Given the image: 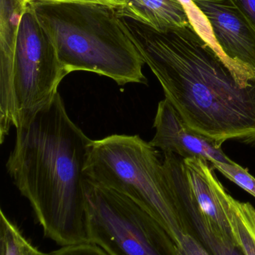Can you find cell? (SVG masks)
I'll return each mask as SVG.
<instances>
[{
	"mask_svg": "<svg viewBox=\"0 0 255 255\" xmlns=\"http://www.w3.org/2000/svg\"><path fill=\"white\" fill-rule=\"evenodd\" d=\"M132 41L185 125L222 147L255 145V82L238 85L193 25L166 32L121 16Z\"/></svg>",
	"mask_w": 255,
	"mask_h": 255,
	"instance_id": "6da1fadb",
	"label": "cell"
},
{
	"mask_svg": "<svg viewBox=\"0 0 255 255\" xmlns=\"http://www.w3.org/2000/svg\"><path fill=\"white\" fill-rule=\"evenodd\" d=\"M92 139L72 121L59 93L16 128L7 173L48 239L61 247L88 243L85 166Z\"/></svg>",
	"mask_w": 255,
	"mask_h": 255,
	"instance_id": "7a4b0ae2",
	"label": "cell"
},
{
	"mask_svg": "<svg viewBox=\"0 0 255 255\" xmlns=\"http://www.w3.org/2000/svg\"><path fill=\"white\" fill-rule=\"evenodd\" d=\"M56 48L67 74L87 71L120 86L147 84L145 64L116 7L91 1H37L30 4Z\"/></svg>",
	"mask_w": 255,
	"mask_h": 255,
	"instance_id": "3957f363",
	"label": "cell"
},
{
	"mask_svg": "<svg viewBox=\"0 0 255 255\" xmlns=\"http://www.w3.org/2000/svg\"><path fill=\"white\" fill-rule=\"evenodd\" d=\"M85 175L89 181L130 198L154 217L175 244L191 229L157 148L139 135L92 140Z\"/></svg>",
	"mask_w": 255,
	"mask_h": 255,
	"instance_id": "277c9868",
	"label": "cell"
},
{
	"mask_svg": "<svg viewBox=\"0 0 255 255\" xmlns=\"http://www.w3.org/2000/svg\"><path fill=\"white\" fill-rule=\"evenodd\" d=\"M85 226L88 243L108 255H179L172 237L149 213L88 178Z\"/></svg>",
	"mask_w": 255,
	"mask_h": 255,
	"instance_id": "5b68a950",
	"label": "cell"
},
{
	"mask_svg": "<svg viewBox=\"0 0 255 255\" xmlns=\"http://www.w3.org/2000/svg\"><path fill=\"white\" fill-rule=\"evenodd\" d=\"M67 75L52 37L27 4L19 16L12 64L15 129L53 101Z\"/></svg>",
	"mask_w": 255,
	"mask_h": 255,
	"instance_id": "8992f818",
	"label": "cell"
},
{
	"mask_svg": "<svg viewBox=\"0 0 255 255\" xmlns=\"http://www.w3.org/2000/svg\"><path fill=\"white\" fill-rule=\"evenodd\" d=\"M206 18L225 64L242 88L255 82V31L233 0H191Z\"/></svg>",
	"mask_w": 255,
	"mask_h": 255,
	"instance_id": "52a82bcc",
	"label": "cell"
},
{
	"mask_svg": "<svg viewBox=\"0 0 255 255\" xmlns=\"http://www.w3.org/2000/svg\"><path fill=\"white\" fill-rule=\"evenodd\" d=\"M183 160L204 226L225 241L238 246L229 220L232 195L217 178L214 168L206 159L190 157Z\"/></svg>",
	"mask_w": 255,
	"mask_h": 255,
	"instance_id": "ba28073f",
	"label": "cell"
},
{
	"mask_svg": "<svg viewBox=\"0 0 255 255\" xmlns=\"http://www.w3.org/2000/svg\"><path fill=\"white\" fill-rule=\"evenodd\" d=\"M153 127L155 134L150 144L163 154L173 153L183 159L202 157L211 163L234 162L222 147L189 128L167 99L159 103Z\"/></svg>",
	"mask_w": 255,
	"mask_h": 255,
	"instance_id": "9c48e42d",
	"label": "cell"
},
{
	"mask_svg": "<svg viewBox=\"0 0 255 255\" xmlns=\"http://www.w3.org/2000/svg\"><path fill=\"white\" fill-rule=\"evenodd\" d=\"M118 10L121 16L136 19L160 32L191 25L181 0H125Z\"/></svg>",
	"mask_w": 255,
	"mask_h": 255,
	"instance_id": "30bf717a",
	"label": "cell"
},
{
	"mask_svg": "<svg viewBox=\"0 0 255 255\" xmlns=\"http://www.w3.org/2000/svg\"><path fill=\"white\" fill-rule=\"evenodd\" d=\"M16 0H1L0 26V94L9 97L13 93L12 64L18 22L22 8Z\"/></svg>",
	"mask_w": 255,
	"mask_h": 255,
	"instance_id": "8fae6325",
	"label": "cell"
},
{
	"mask_svg": "<svg viewBox=\"0 0 255 255\" xmlns=\"http://www.w3.org/2000/svg\"><path fill=\"white\" fill-rule=\"evenodd\" d=\"M229 220L237 244L246 255H255V208L231 196Z\"/></svg>",
	"mask_w": 255,
	"mask_h": 255,
	"instance_id": "7c38bea8",
	"label": "cell"
},
{
	"mask_svg": "<svg viewBox=\"0 0 255 255\" xmlns=\"http://www.w3.org/2000/svg\"><path fill=\"white\" fill-rule=\"evenodd\" d=\"M0 255H50L40 251L0 210Z\"/></svg>",
	"mask_w": 255,
	"mask_h": 255,
	"instance_id": "4fadbf2b",
	"label": "cell"
},
{
	"mask_svg": "<svg viewBox=\"0 0 255 255\" xmlns=\"http://www.w3.org/2000/svg\"><path fill=\"white\" fill-rule=\"evenodd\" d=\"M211 164L228 179L248 192L255 198V178L247 169L235 162L232 163L214 162Z\"/></svg>",
	"mask_w": 255,
	"mask_h": 255,
	"instance_id": "5bb4252c",
	"label": "cell"
},
{
	"mask_svg": "<svg viewBox=\"0 0 255 255\" xmlns=\"http://www.w3.org/2000/svg\"><path fill=\"white\" fill-rule=\"evenodd\" d=\"M177 247L179 255H211L200 241L190 234L181 237Z\"/></svg>",
	"mask_w": 255,
	"mask_h": 255,
	"instance_id": "9a60e30c",
	"label": "cell"
},
{
	"mask_svg": "<svg viewBox=\"0 0 255 255\" xmlns=\"http://www.w3.org/2000/svg\"><path fill=\"white\" fill-rule=\"evenodd\" d=\"M50 255H108L94 244L86 243L79 245L61 247V249L51 253Z\"/></svg>",
	"mask_w": 255,
	"mask_h": 255,
	"instance_id": "2e32d148",
	"label": "cell"
},
{
	"mask_svg": "<svg viewBox=\"0 0 255 255\" xmlns=\"http://www.w3.org/2000/svg\"><path fill=\"white\" fill-rule=\"evenodd\" d=\"M255 31V0H233Z\"/></svg>",
	"mask_w": 255,
	"mask_h": 255,
	"instance_id": "e0dca14e",
	"label": "cell"
},
{
	"mask_svg": "<svg viewBox=\"0 0 255 255\" xmlns=\"http://www.w3.org/2000/svg\"><path fill=\"white\" fill-rule=\"evenodd\" d=\"M22 7H25L27 4H31L37 1H99V2L106 3L116 7L117 8L122 7L125 2V0H16Z\"/></svg>",
	"mask_w": 255,
	"mask_h": 255,
	"instance_id": "ac0fdd59",
	"label": "cell"
}]
</instances>
